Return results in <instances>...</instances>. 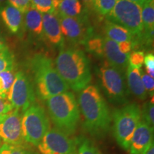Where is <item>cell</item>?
Returning <instances> with one entry per match:
<instances>
[{
	"label": "cell",
	"mask_w": 154,
	"mask_h": 154,
	"mask_svg": "<svg viewBox=\"0 0 154 154\" xmlns=\"http://www.w3.org/2000/svg\"><path fill=\"white\" fill-rule=\"evenodd\" d=\"M98 73L102 88L108 99L115 104H126L128 102V91L125 84L124 72L106 61Z\"/></svg>",
	"instance_id": "6"
},
{
	"label": "cell",
	"mask_w": 154,
	"mask_h": 154,
	"mask_svg": "<svg viewBox=\"0 0 154 154\" xmlns=\"http://www.w3.org/2000/svg\"><path fill=\"white\" fill-rule=\"evenodd\" d=\"M8 2L23 14H24L32 7L31 0H8Z\"/></svg>",
	"instance_id": "31"
},
{
	"label": "cell",
	"mask_w": 154,
	"mask_h": 154,
	"mask_svg": "<svg viewBox=\"0 0 154 154\" xmlns=\"http://www.w3.org/2000/svg\"><path fill=\"white\" fill-rule=\"evenodd\" d=\"M7 47L5 43V40H4L2 36L1 33H0V51L5 49Z\"/></svg>",
	"instance_id": "36"
},
{
	"label": "cell",
	"mask_w": 154,
	"mask_h": 154,
	"mask_svg": "<svg viewBox=\"0 0 154 154\" xmlns=\"http://www.w3.org/2000/svg\"><path fill=\"white\" fill-rule=\"evenodd\" d=\"M144 64L146 66V70L150 76L153 78L154 76V56L153 54L149 53L144 57Z\"/></svg>",
	"instance_id": "32"
},
{
	"label": "cell",
	"mask_w": 154,
	"mask_h": 154,
	"mask_svg": "<svg viewBox=\"0 0 154 154\" xmlns=\"http://www.w3.org/2000/svg\"><path fill=\"white\" fill-rule=\"evenodd\" d=\"M24 22L28 30L34 35H41L43 32L42 14L33 7L24 13Z\"/></svg>",
	"instance_id": "20"
},
{
	"label": "cell",
	"mask_w": 154,
	"mask_h": 154,
	"mask_svg": "<svg viewBox=\"0 0 154 154\" xmlns=\"http://www.w3.org/2000/svg\"><path fill=\"white\" fill-rule=\"evenodd\" d=\"M13 109L14 108L8 99L0 97V116L8 113Z\"/></svg>",
	"instance_id": "33"
},
{
	"label": "cell",
	"mask_w": 154,
	"mask_h": 154,
	"mask_svg": "<svg viewBox=\"0 0 154 154\" xmlns=\"http://www.w3.org/2000/svg\"><path fill=\"white\" fill-rule=\"evenodd\" d=\"M103 56L111 66L124 72L128 65V54H123L119 50L118 43L108 38L103 37Z\"/></svg>",
	"instance_id": "14"
},
{
	"label": "cell",
	"mask_w": 154,
	"mask_h": 154,
	"mask_svg": "<svg viewBox=\"0 0 154 154\" xmlns=\"http://www.w3.org/2000/svg\"><path fill=\"white\" fill-rule=\"evenodd\" d=\"M22 113L16 109L0 116V139L11 145H23Z\"/></svg>",
	"instance_id": "12"
},
{
	"label": "cell",
	"mask_w": 154,
	"mask_h": 154,
	"mask_svg": "<svg viewBox=\"0 0 154 154\" xmlns=\"http://www.w3.org/2000/svg\"><path fill=\"white\" fill-rule=\"evenodd\" d=\"M23 137L25 141L37 146L50 129L49 117L42 106L34 103L23 113Z\"/></svg>",
	"instance_id": "7"
},
{
	"label": "cell",
	"mask_w": 154,
	"mask_h": 154,
	"mask_svg": "<svg viewBox=\"0 0 154 154\" xmlns=\"http://www.w3.org/2000/svg\"><path fill=\"white\" fill-rule=\"evenodd\" d=\"M2 140H1V139H0V146H1V145H2Z\"/></svg>",
	"instance_id": "40"
},
{
	"label": "cell",
	"mask_w": 154,
	"mask_h": 154,
	"mask_svg": "<svg viewBox=\"0 0 154 154\" xmlns=\"http://www.w3.org/2000/svg\"><path fill=\"white\" fill-rule=\"evenodd\" d=\"M34 154H36V153H34Z\"/></svg>",
	"instance_id": "41"
},
{
	"label": "cell",
	"mask_w": 154,
	"mask_h": 154,
	"mask_svg": "<svg viewBox=\"0 0 154 154\" xmlns=\"http://www.w3.org/2000/svg\"><path fill=\"white\" fill-rule=\"evenodd\" d=\"M31 66L35 82V93L42 100L68 91L69 87L56 69L52 59L37 54L32 59Z\"/></svg>",
	"instance_id": "3"
},
{
	"label": "cell",
	"mask_w": 154,
	"mask_h": 154,
	"mask_svg": "<svg viewBox=\"0 0 154 154\" xmlns=\"http://www.w3.org/2000/svg\"><path fill=\"white\" fill-rule=\"evenodd\" d=\"M140 75H141V79L143 82V86L145 87V89L147 94H149L150 95L153 96L154 91V79L151 76H150L149 74H145L142 71H140Z\"/></svg>",
	"instance_id": "30"
},
{
	"label": "cell",
	"mask_w": 154,
	"mask_h": 154,
	"mask_svg": "<svg viewBox=\"0 0 154 154\" xmlns=\"http://www.w3.org/2000/svg\"><path fill=\"white\" fill-rule=\"evenodd\" d=\"M37 146L40 154H78L76 140L56 128L49 129Z\"/></svg>",
	"instance_id": "10"
},
{
	"label": "cell",
	"mask_w": 154,
	"mask_h": 154,
	"mask_svg": "<svg viewBox=\"0 0 154 154\" xmlns=\"http://www.w3.org/2000/svg\"><path fill=\"white\" fill-rule=\"evenodd\" d=\"M144 52L142 51H134L128 56V65L136 69H140L144 61Z\"/></svg>",
	"instance_id": "29"
},
{
	"label": "cell",
	"mask_w": 154,
	"mask_h": 154,
	"mask_svg": "<svg viewBox=\"0 0 154 154\" xmlns=\"http://www.w3.org/2000/svg\"><path fill=\"white\" fill-rule=\"evenodd\" d=\"M119 49L123 54H128L132 49V43L131 42H124L118 43Z\"/></svg>",
	"instance_id": "34"
},
{
	"label": "cell",
	"mask_w": 154,
	"mask_h": 154,
	"mask_svg": "<svg viewBox=\"0 0 154 154\" xmlns=\"http://www.w3.org/2000/svg\"><path fill=\"white\" fill-rule=\"evenodd\" d=\"M78 104L86 131L96 138L106 136L112 118L107 103L96 85L88 84L79 94Z\"/></svg>",
	"instance_id": "1"
},
{
	"label": "cell",
	"mask_w": 154,
	"mask_h": 154,
	"mask_svg": "<svg viewBox=\"0 0 154 154\" xmlns=\"http://www.w3.org/2000/svg\"><path fill=\"white\" fill-rule=\"evenodd\" d=\"M117 0H94L93 7L99 14L106 16L112 10Z\"/></svg>",
	"instance_id": "25"
},
{
	"label": "cell",
	"mask_w": 154,
	"mask_h": 154,
	"mask_svg": "<svg viewBox=\"0 0 154 154\" xmlns=\"http://www.w3.org/2000/svg\"><path fill=\"white\" fill-rule=\"evenodd\" d=\"M15 79L13 70L0 73V97L7 99Z\"/></svg>",
	"instance_id": "21"
},
{
	"label": "cell",
	"mask_w": 154,
	"mask_h": 154,
	"mask_svg": "<svg viewBox=\"0 0 154 154\" xmlns=\"http://www.w3.org/2000/svg\"><path fill=\"white\" fill-rule=\"evenodd\" d=\"M82 1L84 3V5L88 7V8H91V7H93L94 0H82Z\"/></svg>",
	"instance_id": "37"
},
{
	"label": "cell",
	"mask_w": 154,
	"mask_h": 154,
	"mask_svg": "<svg viewBox=\"0 0 154 154\" xmlns=\"http://www.w3.org/2000/svg\"><path fill=\"white\" fill-rule=\"evenodd\" d=\"M7 0H0V5H2V4H4Z\"/></svg>",
	"instance_id": "39"
},
{
	"label": "cell",
	"mask_w": 154,
	"mask_h": 154,
	"mask_svg": "<svg viewBox=\"0 0 154 154\" xmlns=\"http://www.w3.org/2000/svg\"><path fill=\"white\" fill-rule=\"evenodd\" d=\"M84 45L89 52L99 57L103 56V38L100 36L94 33L87 38Z\"/></svg>",
	"instance_id": "22"
},
{
	"label": "cell",
	"mask_w": 154,
	"mask_h": 154,
	"mask_svg": "<svg viewBox=\"0 0 154 154\" xmlns=\"http://www.w3.org/2000/svg\"><path fill=\"white\" fill-rule=\"evenodd\" d=\"M0 17L11 33H19L23 24V13L7 4L0 7Z\"/></svg>",
	"instance_id": "16"
},
{
	"label": "cell",
	"mask_w": 154,
	"mask_h": 154,
	"mask_svg": "<svg viewBox=\"0 0 154 154\" xmlns=\"http://www.w3.org/2000/svg\"><path fill=\"white\" fill-rule=\"evenodd\" d=\"M141 111V120L153 128L154 126V106L153 99L146 102Z\"/></svg>",
	"instance_id": "26"
},
{
	"label": "cell",
	"mask_w": 154,
	"mask_h": 154,
	"mask_svg": "<svg viewBox=\"0 0 154 154\" xmlns=\"http://www.w3.org/2000/svg\"><path fill=\"white\" fill-rule=\"evenodd\" d=\"M14 59L7 48L0 51V73L13 70Z\"/></svg>",
	"instance_id": "24"
},
{
	"label": "cell",
	"mask_w": 154,
	"mask_h": 154,
	"mask_svg": "<svg viewBox=\"0 0 154 154\" xmlns=\"http://www.w3.org/2000/svg\"><path fill=\"white\" fill-rule=\"evenodd\" d=\"M8 100L13 108L23 113L35 103L36 93L30 79L25 73L18 72L10 88Z\"/></svg>",
	"instance_id": "9"
},
{
	"label": "cell",
	"mask_w": 154,
	"mask_h": 154,
	"mask_svg": "<svg viewBox=\"0 0 154 154\" xmlns=\"http://www.w3.org/2000/svg\"><path fill=\"white\" fill-rule=\"evenodd\" d=\"M142 154H154V146H153V144L151 146V147L149 148V150H148L147 151L145 152V153H142Z\"/></svg>",
	"instance_id": "38"
},
{
	"label": "cell",
	"mask_w": 154,
	"mask_h": 154,
	"mask_svg": "<svg viewBox=\"0 0 154 154\" xmlns=\"http://www.w3.org/2000/svg\"><path fill=\"white\" fill-rule=\"evenodd\" d=\"M59 19L62 35L73 43L84 45L87 38L94 34L86 15L59 17Z\"/></svg>",
	"instance_id": "11"
},
{
	"label": "cell",
	"mask_w": 154,
	"mask_h": 154,
	"mask_svg": "<svg viewBox=\"0 0 154 154\" xmlns=\"http://www.w3.org/2000/svg\"><path fill=\"white\" fill-rule=\"evenodd\" d=\"M43 32L51 44L61 46L63 38L61 33L59 17L54 13H47L42 15Z\"/></svg>",
	"instance_id": "15"
},
{
	"label": "cell",
	"mask_w": 154,
	"mask_h": 154,
	"mask_svg": "<svg viewBox=\"0 0 154 154\" xmlns=\"http://www.w3.org/2000/svg\"><path fill=\"white\" fill-rule=\"evenodd\" d=\"M32 7L35 8L40 13H53V0H31Z\"/></svg>",
	"instance_id": "28"
},
{
	"label": "cell",
	"mask_w": 154,
	"mask_h": 154,
	"mask_svg": "<svg viewBox=\"0 0 154 154\" xmlns=\"http://www.w3.org/2000/svg\"><path fill=\"white\" fill-rule=\"evenodd\" d=\"M0 154H34L23 145L4 143L0 146Z\"/></svg>",
	"instance_id": "27"
},
{
	"label": "cell",
	"mask_w": 154,
	"mask_h": 154,
	"mask_svg": "<svg viewBox=\"0 0 154 154\" xmlns=\"http://www.w3.org/2000/svg\"><path fill=\"white\" fill-rule=\"evenodd\" d=\"M128 1L132 2L137 4V5L140 6V7H142V6L145 5V4L149 2L152 1V0H128Z\"/></svg>",
	"instance_id": "35"
},
{
	"label": "cell",
	"mask_w": 154,
	"mask_h": 154,
	"mask_svg": "<svg viewBox=\"0 0 154 154\" xmlns=\"http://www.w3.org/2000/svg\"><path fill=\"white\" fill-rule=\"evenodd\" d=\"M109 22H113L138 36L143 31L141 18V7L128 0H117L112 10L106 15Z\"/></svg>",
	"instance_id": "8"
},
{
	"label": "cell",
	"mask_w": 154,
	"mask_h": 154,
	"mask_svg": "<svg viewBox=\"0 0 154 154\" xmlns=\"http://www.w3.org/2000/svg\"><path fill=\"white\" fill-rule=\"evenodd\" d=\"M113 133L117 143L128 151L133 135L141 120V111L136 103L125 105L112 113Z\"/></svg>",
	"instance_id": "5"
},
{
	"label": "cell",
	"mask_w": 154,
	"mask_h": 154,
	"mask_svg": "<svg viewBox=\"0 0 154 154\" xmlns=\"http://www.w3.org/2000/svg\"><path fill=\"white\" fill-rule=\"evenodd\" d=\"M49 115L56 128L70 136L77 129L80 120L78 101L74 94L66 91L46 100Z\"/></svg>",
	"instance_id": "4"
},
{
	"label": "cell",
	"mask_w": 154,
	"mask_h": 154,
	"mask_svg": "<svg viewBox=\"0 0 154 154\" xmlns=\"http://www.w3.org/2000/svg\"><path fill=\"white\" fill-rule=\"evenodd\" d=\"M104 32L106 36L117 43L124 42H132L134 38V36L126 29L107 20L104 24Z\"/></svg>",
	"instance_id": "19"
},
{
	"label": "cell",
	"mask_w": 154,
	"mask_h": 154,
	"mask_svg": "<svg viewBox=\"0 0 154 154\" xmlns=\"http://www.w3.org/2000/svg\"><path fill=\"white\" fill-rule=\"evenodd\" d=\"M57 72L69 88L80 92L91 81L89 60L82 50L61 48L56 59Z\"/></svg>",
	"instance_id": "2"
},
{
	"label": "cell",
	"mask_w": 154,
	"mask_h": 154,
	"mask_svg": "<svg viewBox=\"0 0 154 154\" xmlns=\"http://www.w3.org/2000/svg\"><path fill=\"white\" fill-rule=\"evenodd\" d=\"M54 13L58 17H76L82 14L80 0H53Z\"/></svg>",
	"instance_id": "18"
},
{
	"label": "cell",
	"mask_w": 154,
	"mask_h": 154,
	"mask_svg": "<svg viewBox=\"0 0 154 154\" xmlns=\"http://www.w3.org/2000/svg\"><path fill=\"white\" fill-rule=\"evenodd\" d=\"M153 144V128L140 120L133 135L129 147L130 154L145 153Z\"/></svg>",
	"instance_id": "13"
},
{
	"label": "cell",
	"mask_w": 154,
	"mask_h": 154,
	"mask_svg": "<svg viewBox=\"0 0 154 154\" xmlns=\"http://www.w3.org/2000/svg\"><path fill=\"white\" fill-rule=\"evenodd\" d=\"M78 154H101L93 142L86 138L81 137L76 140Z\"/></svg>",
	"instance_id": "23"
},
{
	"label": "cell",
	"mask_w": 154,
	"mask_h": 154,
	"mask_svg": "<svg viewBox=\"0 0 154 154\" xmlns=\"http://www.w3.org/2000/svg\"><path fill=\"white\" fill-rule=\"evenodd\" d=\"M126 78L128 88L133 95L140 100H146L148 94L142 82L140 69L134 68L128 65L126 68Z\"/></svg>",
	"instance_id": "17"
}]
</instances>
